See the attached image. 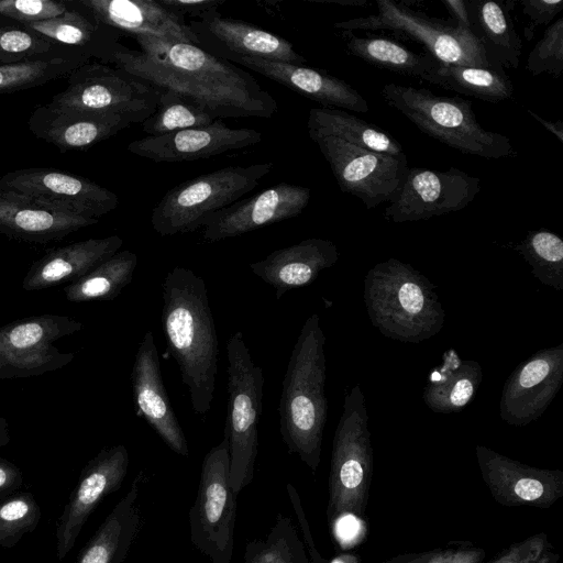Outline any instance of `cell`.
<instances>
[{
  "instance_id": "6da1fadb",
  "label": "cell",
  "mask_w": 563,
  "mask_h": 563,
  "mask_svg": "<svg viewBox=\"0 0 563 563\" xmlns=\"http://www.w3.org/2000/svg\"><path fill=\"white\" fill-rule=\"evenodd\" d=\"M134 40L141 51L122 44L110 64L159 90L187 97L214 119H268L276 113L274 97L236 65L192 44L151 36Z\"/></svg>"
},
{
  "instance_id": "7a4b0ae2",
  "label": "cell",
  "mask_w": 563,
  "mask_h": 563,
  "mask_svg": "<svg viewBox=\"0 0 563 563\" xmlns=\"http://www.w3.org/2000/svg\"><path fill=\"white\" fill-rule=\"evenodd\" d=\"M162 324L169 353L197 416L211 409L216 391L219 343L205 280L175 266L162 284Z\"/></svg>"
},
{
  "instance_id": "3957f363",
  "label": "cell",
  "mask_w": 563,
  "mask_h": 563,
  "mask_svg": "<svg viewBox=\"0 0 563 563\" xmlns=\"http://www.w3.org/2000/svg\"><path fill=\"white\" fill-rule=\"evenodd\" d=\"M325 336L320 317L305 321L291 350L278 406L280 433L290 454L316 473L328 417Z\"/></svg>"
},
{
  "instance_id": "277c9868",
  "label": "cell",
  "mask_w": 563,
  "mask_h": 563,
  "mask_svg": "<svg viewBox=\"0 0 563 563\" xmlns=\"http://www.w3.org/2000/svg\"><path fill=\"white\" fill-rule=\"evenodd\" d=\"M364 301L372 324L386 338L419 343L438 334L445 311L434 285L410 264L379 262L364 279Z\"/></svg>"
},
{
  "instance_id": "5b68a950",
  "label": "cell",
  "mask_w": 563,
  "mask_h": 563,
  "mask_svg": "<svg viewBox=\"0 0 563 563\" xmlns=\"http://www.w3.org/2000/svg\"><path fill=\"white\" fill-rule=\"evenodd\" d=\"M380 96L423 134L461 153L486 159L516 155L509 137L481 126L468 100L397 84L384 85Z\"/></svg>"
},
{
  "instance_id": "8992f818",
  "label": "cell",
  "mask_w": 563,
  "mask_h": 563,
  "mask_svg": "<svg viewBox=\"0 0 563 563\" xmlns=\"http://www.w3.org/2000/svg\"><path fill=\"white\" fill-rule=\"evenodd\" d=\"M373 476V446L365 397L358 384L345 395L329 473V526L345 518L362 521Z\"/></svg>"
},
{
  "instance_id": "52a82bcc",
  "label": "cell",
  "mask_w": 563,
  "mask_h": 563,
  "mask_svg": "<svg viewBox=\"0 0 563 563\" xmlns=\"http://www.w3.org/2000/svg\"><path fill=\"white\" fill-rule=\"evenodd\" d=\"M273 167L269 162L228 166L180 183L153 208L152 228L161 236L196 231L208 216L253 190Z\"/></svg>"
},
{
  "instance_id": "ba28073f",
  "label": "cell",
  "mask_w": 563,
  "mask_h": 563,
  "mask_svg": "<svg viewBox=\"0 0 563 563\" xmlns=\"http://www.w3.org/2000/svg\"><path fill=\"white\" fill-rule=\"evenodd\" d=\"M228 410L224 435L229 441L230 486L238 495L253 479L258 451L264 376L236 331L227 341Z\"/></svg>"
},
{
  "instance_id": "9c48e42d",
  "label": "cell",
  "mask_w": 563,
  "mask_h": 563,
  "mask_svg": "<svg viewBox=\"0 0 563 563\" xmlns=\"http://www.w3.org/2000/svg\"><path fill=\"white\" fill-rule=\"evenodd\" d=\"M378 12L334 23L342 31H393L419 42L437 60L459 66L494 68L472 30L416 11L404 2L377 0Z\"/></svg>"
},
{
  "instance_id": "30bf717a",
  "label": "cell",
  "mask_w": 563,
  "mask_h": 563,
  "mask_svg": "<svg viewBox=\"0 0 563 563\" xmlns=\"http://www.w3.org/2000/svg\"><path fill=\"white\" fill-rule=\"evenodd\" d=\"M161 90L122 69L91 60L74 69L51 108L120 115L143 123L156 109Z\"/></svg>"
},
{
  "instance_id": "8fae6325",
  "label": "cell",
  "mask_w": 563,
  "mask_h": 563,
  "mask_svg": "<svg viewBox=\"0 0 563 563\" xmlns=\"http://www.w3.org/2000/svg\"><path fill=\"white\" fill-rule=\"evenodd\" d=\"M229 476V441L224 435L203 457L188 515L190 541L211 563H232L233 559L236 494Z\"/></svg>"
},
{
  "instance_id": "7c38bea8",
  "label": "cell",
  "mask_w": 563,
  "mask_h": 563,
  "mask_svg": "<svg viewBox=\"0 0 563 563\" xmlns=\"http://www.w3.org/2000/svg\"><path fill=\"white\" fill-rule=\"evenodd\" d=\"M81 328L74 318L51 313L0 327V379L38 376L66 366L74 353L60 352L53 342Z\"/></svg>"
},
{
  "instance_id": "4fadbf2b",
  "label": "cell",
  "mask_w": 563,
  "mask_h": 563,
  "mask_svg": "<svg viewBox=\"0 0 563 563\" xmlns=\"http://www.w3.org/2000/svg\"><path fill=\"white\" fill-rule=\"evenodd\" d=\"M311 140L330 165L341 191L357 197L367 209L390 202L400 189L409 167L405 153H376L333 136Z\"/></svg>"
},
{
  "instance_id": "5bb4252c",
  "label": "cell",
  "mask_w": 563,
  "mask_h": 563,
  "mask_svg": "<svg viewBox=\"0 0 563 563\" xmlns=\"http://www.w3.org/2000/svg\"><path fill=\"white\" fill-rule=\"evenodd\" d=\"M479 190V178L456 167L443 172L408 167L384 217L390 222L402 223L456 212L467 207Z\"/></svg>"
},
{
  "instance_id": "9a60e30c",
  "label": "cell",
  "mask_w": 563,
  "mask_h": 563,
  "mask_svg": "<svg viewBox=\"0 0 563 563\" xmlns=\"http://www.w3.org/2000/svg\"><path fill=\"white\" fill-rule=\"evenodd\" d=\"M198 46L207 53L233 64L243 57L262 58L306 66L292 44L255 24L222 15L212 9L187 23Z\"/></svg>"
},
{
  "instance_id": "2e32d148",
  "label": "cell",
  "mask_w": 563,
  "mask_h": 563,
  "mask_svg": "<svg viewBox=\"0 0 563 563\" xmlns=\"http://www.w3.org/2000/svg\"><path fill=\"white\" fill-rule=\"evenodd\" d=\"M129 452L123 444L103 448L81 470L56 526V552L64 560L98 505L117 492L128 474Z\"/></svg>"
},
{
  "instance_id": "e0dca14e",
  "label": "cell",
  "mask_w": 563,
  "mask_h": 563,
  "mask_svg": "<svg viewBox=\"0 0 563 563\" xmlns=\"http://www.w3.org/2000/svg\"><path fill=\"white\" fill-rule=\"evenodd\" d=\"M563 384V343L545 347L521 362L504 384L499 416L510 426L538 420Z\"/></svg>"
},
{
  "instance_id": "ac0fdd59",
  "label": "cell",
  "mask_w": 563,
  "mask_h": 563,
  "mask_svg": "<svg viewBox=\"0 0 563 563\" xmlns=\"http://www.w3.org/2000/svg\"><path fill=\"white\" fill-rule=\"evenodd\" d=\"M481 476L492 497L507 507L548 509L563 496V472L529 466L476 445Z\"/></svg>"
},
{
  "instance_id": "d6986e66",
  "label": "cell",
  "mask_w": 563,
  "mask_h": 563,
  "mask_svg": "<svg viewBox=\"0 0 563 563\" xmlns=\"http://www.w3.org/2000/svg\"><path fill=\"white\" fill-rule=\"evenodd\" d=\"M0 189L12 190L99 219L119 205L118 196L82 176L49 167H29L0 177Z\"/></svg>"
},
{
  "instance_id": "ffe728a7",
  "label": "cell",
  "mask_w": 563,
  "mask_h": 563,
  "mask_svg": "<svg viewBox=\"0 0 563 563\" xmlns=\"http://www.w3.org/2000/svg\"><path fill=\"white\" fill-rule=\"evenodd\" d=\"M310 197L308 187L276 184L208 216L201 227L202 238L210 243L219 242L289 220L302 213Z\"/></svg>"
},
{
  "instance_id": "44dd1931",
  "label": "cell",
  "mask_w": 563,
  "mask_h": 563,
  "mask_svg": "<svg viewBox=\"0 0 563 563\" xmlns=\"http://www.w3.org/2000/svg\"><path fill=\"white\" fill-rule=\"evenodd\" d=\"M262 140L261 131L232 129L217 119L205 126L134 140L128 151L156 163L191 162L254 146Z\"/></svg>"
},
{
  "instance_id": "7402d4cb",
  "label": "cell",
  "mask_w": 563,
  "mask_h": 563,
  "mask_svg": "<svg viewBox=\"0 0 563 563\" xmlns=\"http://www.w3.org/2000/svg\"><path fill=\"white\" fill-rule=\"evenodd\" d=\"M131 382L136 413L173 452L188 457L189 446L164 386L152 331L144 334L139 345Z\"/></svg>"
},
{
  "instance_id": "603a6c76",
  "label": "cell",
  "mask_w": 563,
  "mask_h": 563,
  "mask_svg": "<svg viewBox=\"0 0 563 563\" xmlns=\"http://www.w3.org/2000/svg\"><path fill=\"white\" fill-rule=\"evenodd\" d=\"M98 223L45 200L0 189V232L32 243H47Z\"/></svg>"
},
{
  "instance_id": "cb8c5ba5",
  "label": "cell",
  "mask_w": 563,
  "mask_h": 563,
  "mask_svg": "<svg viewBox=\"0 0 563 563\" xmlns=\"http://www.w3.org/2000/svg\"><path fill=\"white\" fill-rule=\"evenodd\" d=\"M106 25L122 35L154 38L198 46L184 19L168 11L158 0H77Z\"/></svg>"
},
{
  "instance_id": "d4e9b609",
  "label": "cell",
  "mask_w": 563,
  "mask_h": 563,
  "mask_svg": "<svg viewBox=\"0 0 563 563\" xmlns=\"http://www.w3.org/2000/svg\"><path fill=\"white\" fill-rule=\"evenodd\" d=\"M238 64L320 103L323 108H340L358 113L369 110L365 98L350 84L324 70L254 57H243Z\"/></svg>"
},
{
  "instance_id": "484cf974",
  "label": "cell",
  "mask_w": 563,
  "mask_h": 563,
  "mask_svg": "<svg viewBox=\"0 0 563 563\" xmlns=\"http://www.w3.org/2000/svg\"><path fill=\"white\" fill-rule=\"evenodd\" d=\"M67 2L65 13L21 27L52 44L77 51L96 62L110 64L112 54L122 45V34L96 19L77 0Z\"/></svg>"
},
{
  "instance_id": "4316f807",
  "label": "cell",
  "mask_w": 563,
  "mask_h": 563,
  "mask_svg": "<svg viewBox=\"0 0 563 563\" xmlns=\"http://www.w3.org/2000/svg\"><path fill=\"white\" fill-rule=\"evenodd\" d=\"M339 260L336 245L325 239L309 238L272 252L250 265L252 273L275 289L279 299L286 291L312 284Z\"/></svg>"
},
{
  "instance_id": "83f0119b",
  "label": "cell",
  "mask_w": 563,
  "mask_h": 563,
  "mask_svg": "<svg viewBox=\"0 0 563 563\" xmlns=\"http://www.w3.org/2000/svg\"><path fill=\"white\" fill-rule=\"evenodd\" d=\"M131 124L120 115L60 111L47 103L35 108L27 121L35 137L63 152L87 150Z\"/></svg>"
},
{
  "instance_id": "f1b7e54d",
  "label": "cell",
  "mask_w": 563,
  "mask_h": 563,
  "mask_svg": "<svg viewBox=\"0 0 563 563\" xmlns=\"http://www.w3.org/2000/svg\"><path fill=\"white\" fill-rule=\"evenodd\" d=\"M122 244L120 236L110 235L52 249L31 265L22 288L33 291L77 280L118 253Z\"/></svg>"
},
{
  "instance_id": "f546056e",
  "label": "cell",
  "mask_w": 563,
  "mask_h": 563,
  "mask_svg": "<svg viewBox=\"0 0 563 563\" xmlns=\"http://www.w3.org/2000/svg\"><path fill=\"white\" fill-rule=\"evenodd\" d=\"M141 482L140 474L81 549L75 563H123L140 530Z\"/></svg>"
},
{
  "instance_id": "4dcf8cb0",
  "label": "cell",
  "mask_w": 563,
  "mask_h": 563,
  "mask_svg": "<svg viewBox=\"0 0 563 563\" xmlns=\"http://www.w3.org/2000/svg\"><path fill=\"white\" fill-rule=\"evenodd\" d=\"M482 380L478 362L463 360L454 349H448L441 363L429 372L422 400L434 412H459L473 400Z\"/></svg>"
},
{
  "instance_id": "1f68e13d",
  "label": "cell",
  "mask_w": 563,
  "mask_h": 563,
  "mask_svg": "<svg viewBox=\"0 0 563 563\" xmlns=\"http://www.w3.org/2000/svg\"><path fill=\"white\" fill-rule=\"evenodd\" d=\"M466 3L472 32L482 43L489 64L495 69L504 67L517 69L522 44L506 3L496 1Z\"/></svg>"
},
{
  "instance_id": "d6a6232c",
  "label": "cell",
  "mask_w": 563,
  "mask_h": 563,
  "mask_svg": "<svg viewBox=\"0 0 563 563\" xmlns=\"http://www.w3.org/2000/svg\"><path fill=\"white\" fill-rule=\"evenodd\" d=\"M307 128L310 139L333 136L376 153L393 156L404 153L401 144L388 132L344 110L312 108L308 114Z\"/></svg>"
},
{
  "instance_id": "836d02e7",
  "label": "cell",
  "mask_w": 563,
  "mask_h": 563,
  "mask_svg": "<svg viewBox=\"0 0 563 563\" xmlns=\"http://www.w3.org/2000/svg\"><path fill=\"white\" fill-rule=\"evenodd\" d=\"M341 36L350 55L375 67L421 81L439 63L428 53H415L389 38L358 36L350 31H342Z\"/></svg>"
},
{
  "instance_id": "e575fe53",
  "label": "cell",
  "mask_w": 563,
  "mask_h": 563,
  "mask_svg": "<svg viewBox=\"0 0 563 563\" xmlns=\"http://www.w3.org/2000/svg\"><path fill=\"white\" fill-rule=\"evenodd\" d=\"M422 81L488 102L508 100L514 84L504 69L449 65L439 62Z\"/></svg>"
},
{
  "instance_id": "d590c367",
  "label": "cell",
  "mask_w": 563,
  "mask_h": 563,
  "mask_svg": "<svg viewBox=\"0 0 563 563\" xmlns=\"http://www.w3.org/2000/svg\"><path fill=\"white\" fill-rule=\"evenodd\" d=\"M91 59L70 48L59 47L43 57L0 65V95L34 88L68 76Z\"/></svg>"
},
{
  "instance_id": "8d00e7d4",
  "label": "cell",
  "mask_w": 563,
  "mask_h": 563,
  "mask_svg": "<svg viewBox=\"0 0 563 563\" xmlns=\"http://www.w3.org/2000/svg\"><path fill=\"white\" fill-rule=\"evenodd\" d=\"M139 257L124 250L98 265L81 278L64 288L65 297L71 302L112 300L131 283Z\"/></svg>"
},
{
  "instance_id": "74e56055",
  "label": "cell",
  "mask_w": 563,
  "mask_h": 563,
  "mask_svg": "<svg viewBox=\"0 0 563 563\" xmlns=\"http://www.w3.org/2000/svg\"><path fill=\"white\" fill-rule=\"evenodd\" d=\"M243 563H310V559L291 518L279 514L265 538L246 544Z\"/></svg>"
},
{
  "instance_id": "f35d334b",
  "label": "cell",
  "mask_w": 563,
  "mask_h": 563,
  "mask_svg": "<svg viewBox=\"0 0 563 563\" xmlns=\"http://www.w3.org/2000/svg\"><path fill=\"white\" fill-rule=\"evenodd\" d=\"M214 120L195 101L174 90H161L155 111L142 123L151 136L205 126Z\"/></svg>"
},
{
  "instance_id": "ab89813d",
  "label": "cell",
  "mask_w": 563,
  "mask_h": 563,
  "mask_svg": "<svg viewBox=\"0 0 563 563\" xmlns=\"http://www.w3.org/2000/svg\"><path fill=\"white\" fill-rule=\"evenodd\" d=\"M543 285L563 290V241L545 229L532 230L515 246Z\"/></svg>"
},
{
  "instance_id": "60d3db41",
  "label": "cell",
  "mask_w": 563,
  "mask_h": 563,
  "mask_svg": "<svg viewBox=\"0 0 563 563\" xmlns=\"http://www.w3.org/2000/svg\"><path fill=\"white\" fill-rule=\"evenodd\" d=\"M41 508L30 492H15L0 500V547L11 549L41 520Z\"/></svg>"
},
{
  "instance_id": "b9f144b4",
  "label": "cell",
  "mask_w": 563,
  "mask_h": 563,
  "mask_svg": "<svg viewBox=\"0 0 563 563\" xmlns=\"http://www.w3.org/2000/svg\"><path fill=\"white\" fill-rule=\"evenodd\" d=\"M59 47L63 46L52 44L20 25L0 26V65L43 57Z\"/></svg>"
},
{
  "instance_id": "7bdbcfd3",
  "label": "cell",
  "mask_w": 563,
  "mask_h": 563,
  "mask_svg": "<svg viewBox=\"0 0 563 563\" xmlns=\"http://www.w3.org/2000/svg\"><path fill=\"white\" fill-rule=\"evenodd\" d=\"M526 69L533 76L547 73L560 78L563 71V18H559L545 30L541 40L531 49Z\"/></svg>"
},
{
  "instance_id": "ee69618b",
  "label": "cell",
  "mask_w": 563,
  "mask_h": 563,
  "mask_svg": "<svg viewBox=\"0 0 563 563\" xmlns=\"http://www.w3.org/2000/svg\"><path fill=\"white\" fill-rule=\"evenodd\" d=\"M67 9V0H0V26L48 20Z\"/></svg>"
},
{
  "instance_id": "f6af8a7d",
  "label": "cell",
  "mask_w": 563,
  "mask_h": 563,
  "mask_svg": "<svg viewBox=\"0 0 563 563\" xmlns=\"http://www.w3.org/2000/svg\"><path fill=\"white\" fill-rule=\"evenodd\" d=\"M552 545L545 532L512 543L488 563H537Z\"/></svg>"
},
{
  "instance_id": "bcb514c9",
  "label": "cell",
  "mask_w": 563,
  "mask_h": 563,
  "mask_svg": "<svg viewBox=\"0 0 563 563\" xmlns=\"http://www.w3.org/2000/svg\"><path fill=\"white\" fill-rule=\"evenodd\" d=\"M519 3L530 20L529 26L525 27L527 40H531L537 27L548 25L563 9L562 0H520Z\"/></svg>"
},
{
  "instance_id": "7dc6e473",
  "label": "cell",
  "mask_w": 563,
  "mask_h": 563,
  "mask_svg": "<svg viewBox=\"0 0 563 563\" xmlns=\"http://www.w3.org/2000/svg\"><path fill=\"white\" fill-rule=\"evenodd\" d=\"M486 551L471 542H451L434 549L427 563H483Z\"/></svg>"
},
{
  "instance_id": "c3c4849f",
  "label": "cell",
  "mask_w": 563,
  "mask_h": 563,
  "mask_svg": "<svg viewBox=\"0 0 563 563\" xmlns=\"http://www.w3.org/2000/svg\"><path fill=\"white\" fill-rule=\"evenodd\" d=\"M286 488L288 492V496L290 498V503L294 507V511L298 519L299 526L301 528L303 542L306 544V548H307V551L309 554L310 563H328L322 558V555L320 554V552L318 551V549L316 547V543H314V540H313V537H312V533L310 530V526L308 523L301 500L298 496L296 488L291 484H287Z\"/></svg>"
},
{
  "instance_id": "681fc988",
  "label": "cell",
  "mask_w": 563,
  "mask_h": 563,
  "mask_svg": "<svg viewBox=\"0 0 563 563\" xmlns=\"http://www.w3.org/2000/svg\"><path fill=\"white\" fill-rule=\"evenodd\" d=\"M168 11L184 19L186 16L199 19L212 9H218L223 0H158Z\"/></svg>"
},
{
  "instance_id": "f907efd6",
  "label": "cell",
  "mask_w": 563,
  "mask_h": 563,
  "mask_svg": "<svg viewBox=\"0 0 563 563\" xmlns=\"http://www.w3.org/2000/svg\"><path fill=\"white\" fill-rule=\"evenodd\" d=\"M23 484L19 466L0 456V500L18 492Z\"/></svg>"
},
{
  "instance_id": "816d5d0a",
  "label": "cell",
  "mask_w": 563,
  "mask_h": 563,
  "mask_svg": "<svg viewBox=\"0 0 563 563\" xmlns=\"http://www.w3.org/2000/svg\"><path fill=\"white\" fill-rule=\"evenodd\" d=\"M445 9L453 18L454 23L464 29L472 30L467 3L463 0H442Z\"/></svg>"
},
{
  "instance_id": "f5cc1de1",
  "label": "cell",
  "mask_w": 563,
  "mask_h": 563,
  "mask_svg": "<svg viewBox=\"0 0 563 563\" xmlns=\"http://www.w3.org/2000/svg\"><path fill=\"white\" fill-rule=\"evenodd\" d=\"M434 550L423 552L400 553L385 560L380 563H427L433 555Z\"/></svg>"
},
{
  "instance_id": "db71d44e",
  "label": "cell",
  "mask_w": 563,
  "mask_h": 563,
  "mask_svg": "<svg viewBox=\"0 0 563 563\" xmlns=\"http://www.w3.org/2000/svg\"><path fill=\"white\" fill-rule=\"evenodd\" d=\"M528 113L552 134H554L561 143H563V122L561 120L555 122L545 120L539 114L532 112L530 109H528Z\"/></svg>"
},
{
  "instance_id": "11a10c76",
  "label": "cell",
  "mask_w": 563,
  "mask_h": 563,
  "mask_svg": "<svg viewBox=\"0 0 563 563\" xmlns=\"http://www.w3.org/2000/svg\"><path fill=\"white\" fill-rule=\"evenodd\" d=\"M11 437L9 431V423L5 418L0 416V448L10 443Z\"/></svg>"
},
{
  "instance_id": "9f6ffc18",
  "label": "cell",
  "mask_w": 563,
  "mask_h": 563,
  "mask_svg": "<svg viewBox=\"0 0 563 563\" xmlns=\"http://www.w3.org/2000/svg\"><path fill=\"white\" fill-rule=\"evenodd\" d=\"M368 0H318V2L323 3H335L340 5H352V7H361L365 5Z\"/></svg>"
},
{
  "instance_id": "6f0895ef",
  "label": "cell",
  "mask_w": 563,
  "mask_h": 563,
  "mask_svg": "<svg viewBox=\"0 0 563 563\" xmlns=\"http://www.w3.org/2000/svg\"><path fill=\"white\" fill-rule=\"evenodd\" d=\"M559 553L552 551V547L548 549L537 563H559Z\"/></svg>"
},
{
  "instance_id": "680465c9",
  "label": "cell",
  "mask_w": 563,
  "mask_h": 563,
  "mask_svg": "<svg viewBox=\"0 0 563 563\" xmlns=\"http://www.w3.org/2000/svg\"><path fill=\"white\" fill-rule=\"evenodd\" d=\"M328 563H360V560L353 554L344 553L335 556L331 562Z\"/></svg>"
}]
</instances>
